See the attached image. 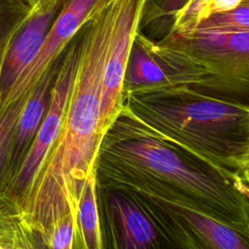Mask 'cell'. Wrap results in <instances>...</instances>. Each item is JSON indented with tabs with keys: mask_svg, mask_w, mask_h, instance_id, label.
Segmentation results:
<instances>
[{
	"mask_svg": "<svg viewBox=\"0 0 249 249\" xmlns=\"http://www.w3.org/2000/svg\"><path fill=\"white\" fill-rule=\"evenodd\" d=\"M117 9L118 0H110L77 31L76 73L58 135L24 196L10 207L40 247L62 220L70 217L78 228L81 193L95 171L103 138L99 132L101 91Z\"/></svg>",
	"mask_w": 249,
	"mask_h": 249,
	"instance_id": "6da1fadb",
	"label": "cell"
},
{
	"mask_svg": "<svg viewBox=\"0 0 249 249\" xmlns=\"http://www.w3.org/2000/svg\"><path fill=\"white\" fill-rule=\"evenodd\" d=\"M95 177L96 184L109 191L203 212L248 237V192L188 163L123 114L102 138Z\"/></svg>",
	"mask_w": 249,
	"mask_h": 249,
	"instance_id": "7a4b0ae2",
	"label": "cell"
},
{
	"mask_svg": "<svg viewBox=\"0 0 249 249\" xmlns=\"http://www.w3.org/2000/svg\"><path fill=\"white\" fill-rule=\"evenodd\" d=\"M120 114L148 135L248 192L246 103L187 85L159 84L124 89Z\"/></svg>",
	"mask_w": 249,
	"mask_h": 249,
	"instance_id": "3957f363",
	"label": "cell"
},
{
	"mask_svg": "<svg viewBox=\"0 0 249 249\" xmlns=\"http://www.w3.org/2000/svg\"><path fill=\"white\" fill-rule=\"evenodd\" d=\"M150 51L177 84L221 93H247L249 30L169 31Z\"/></svg>",
	"mask_w": 249,
	"mask_h": 249,
	"instance_id": "277c9868",
	"label": "cell"
},
{
	"mask_svg": "<svg viewBox=\"0 0 249 249\" xmlns=\"http://www.w3.org/2000/svg\"><path fill=\"white\" fill-rule=\"evenodd\" d=\"M78 53L79 45L75 34L60 54L42 124L17 172L0 192L8 207L15 205L24 196L58 135L76 73Z\"/></svg>",
	"mask_w": 249,
	"mask_h": 249,
	"instance_id": "5b68a950",
	"label": "cell"
},
{
	"mask_svg": "<svg viewBox=\"0 0 249 249\" xmlns=\"http://www.w3.org/2000/svg\"><path fill=\"white\" fill-rule=\"evenodd\" d=\"M150 0H118L117 15L104 65L99 132L104 136L123 108L124 82L132 44L142 27Z\"/></svg>",
	"mask_w": 249,
	"mask_h": 249,
	"instance_id": "8992f818",
	"label": "cell"
},
{
	"mask_svg": "<svg viewBox=\"0 0 249 249\" xmlns=\"http://www.w3.org/2000/svg\"><path fill=\"white\" fill-rule=\"evenodd\" d=\"M61 0L32 11L0 55V103L23 69L31 62L59 12Z\"/></svg>",
	"mask_w": 249,
	"mask_h": 249,
	"instance_id": "52a82bcc",
	"label": "cell"
},
{
	"mask_svg": "<svg viewBox=\"0 0 249 249\" xmlns=\"http://www.w3.org/2000/svg\"><path fill=\"white\" fill-rule=\"evenodd\" d=\"M59 57L42 77L21 109L12 143L5 185L17 172L42 124L49 105L50 89L59 65Z\"/></svg>",
	"mask_w": 249,
	"mask_h": 249,
	"instance_id": "ba28073f",
	"label": "cell"
},
{
	"mask_svg": "<svg viewBox=\"0 0 249 249\" xmlns=\"http://www.w3.org/2000/svg\"><path fill=\"white\" fill-rule=\"evenodd\" d=\"M108 210L112 226H115L119 244L124 249H148L158 247L159 232L151 220L125 194L109 191Z\"/></svg>",
	"mask_w": 249,
	"mask_h": 249,
	"instance_id": "9c48e42d",
	"label": "cell"
},
{
	"mask_svg": "<svg viewBox=\"0 0 249 249\" xmlns=\"http://www.w3.org/2000/svg\"><path fill=\"white\" fill-rule=\"evenodd\" d=\"M176 214L203 248L248 249V237L219 220L195 209L178 207Z\"/></svg>",
	"mask_w": 249,
	"mask_h": 249,
	"instance_id": "30bf717a",
	"label": "cell"
},
{
	"mask_svg": "<svg viewBox=\"0 0 249 249\" xmlns=\"http://www.w3.org/2000/svg\"><path fill=\"white\" fill-rule=\"evenodd\" d=\"M77 222V247L82 249L102 248V234L96 202L95 171H93L89 176L86 183L84 184L78 204Z\"/></svg>",
	"mask_w": 249,
	"mask_h": 249,
	"instance_id": "8fae6325",
	"label": "cell"
},
{
	"mask_svg": "<svg viewBox=\"0 0 249 249\" xmlns=\"http://www.w3.org/2000/svg\"><path fill=\"white\" fill-rule=\"evenodd\" d=\"M166 79L164 69L136 35L126 67L124 89L155 86L164 83Z\"/></svg>",
	"mask_w": 249,
	"mask_h": 249,
	"instance_id": "7c38bea8",
	"label": "cell"
},
{
	"mask_svg": "<svg viewBox=\"0 0 249 249\" xmlns=\"http://www.w3.org/2000/svg\"><path fill=\"white\" fill-rule=\"evenodd\" d=\"M246 1L249 0H191L171 17L169 31L192 29L210 15L234 9Z\"/></svg>",
	"mask_w": 249,
	"mask_h": 249,
	"instance_id": "4fadbf2b",
	"label": "cell"
},
{
	"mask_svg": "<svg viewBox=\"0 0 249 249\" xmlns=\"http://www.w3.org/2000/svg\"><path fill=\"white\" fill-rule=\"evenodd\" d=\"M25 102L17 101L0 111V192L6 182L15 130Z\"/></svg>",
	"mask_w": 249,
	"mask_h": 249,
	"instance_id": "5bb4252c",
	"label": "cell"
},
{
	"mask_svg": "<svg viewBox=\"0 0 249 249\" xmlns=\"http://www.w3.org/2000/svg\"><path fill=\"white\" fill-rule=\"evenodd\" d=\"M194 28L216 31L249 30V1L234 9L212 14L199 21Z\"/></svg>",
	"mask_w": 249,
	"mask_h": 249,
	"instance_id": "9a60e30c",
	"label": "cell"
},
{
	"mask_svg": "<svg viewBox=\"0 0 249 249\" xmlns=\"http://www.w3.org/2000/svg\"><path fill=\"white\" fill-rule=\"evenodd\" d=\"M78 240V228L75 221L68 217L58 223L49 233L44 247L53 249L76 248Z\"/></svg>",
	"mask_w": 249,
	"mask_h": 249,
	"instance_id": "2e32d148",
	"label": "cell"
},
{
	"mask_svg": "<svg viewBox=\"0 0 249 249\" xmlns=\"http://www.w3.org/2000/svg\"><path fill=\"white\" fill-rule=\"evenodd\" d=\"M191 0H150L146 8L142 26L161 18H171Z\"/></svg>",
	"mask_w": 249,
	"mask_h": 249,
	"instance_id": "e0dca14e",
	"label": "cell"
},
{
	"mask_svg": "<svg viewBox=\"0 0 249 249\" xmlns=\"http://www.w3.org/2000/svg\"><path fill=\"white\" fill-rule=\"evenodd\" d=\"M24 1L33 11H38V10H42L49 7L56 0H24Z\"/></svg>",
	"mask_w": 249,
	"mask_h": 249,
	"instance_id": "ac0fdd59",
	"label": "cell"
}]
</instances>
